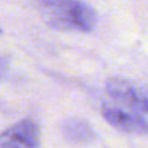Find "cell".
Segmentation results:
<instances>
[{
    "label": "cell",
    "instance_id": "obj_1",
    "mask_svg": "<svg viewBox=\"0 0 148 148\" xmlns=\"http://www.w3.org/2000/svg\"><path fill=\"white\" fill-rule=\"evenodd\" d=\"M46 22L59 30L90 31L96 23L94 9L81 0H36Z\"/></svg>",
    "mask_w": 148,
    "mask_h": 148
},
{
    "label": "cell",
    "instance_id": "obj_2",
    "mask_svg": "<svg viewBox=\"0 0 148 148\" xmlns=\"http://www.w3.org/2000/svg\"><path fill=\"white\" fill-rule=\"evenodd\" d=\"M107 92L118 103L148 114V90L122 78H112L105 84Z\"/></svg>",
    "mask_w": 148,
    "mask_h": 148
},
{
    "label": "cell",
    "instance_id": "obj_3",
    "mask_svg": "<svg viewBox=\"0 0 148 148\" xmlns=\"http://www.w3.org/2000/svg\"><path fill=\"white\" fill-rule=\"evenodd\" d=\"M39 126L26 118L0 134V148H38Z\"/></svg>",
    "mask_w": 148,
    "mask_h": 148
},
{
    "label": "cell",
    "instance_id": "obj_4",
    "mask_svg": "<svg viewBox=\"0 0 148 148\" xmlns=\"http://www.w3.org/2000/svg\"><path fill=\"white\" fill-rule=\"evenodd\" d=\"M103 116L110 125L123 133L148 134V122L139 116L131 114L114 107H104Z\"/></svg>",
    "mask_w": 148,
    "mask_h": 148
},
{
    "label": "cell",
    "instance_id": "obj_5",
    "mask_svg": "<svg viewBox=\"0 0 148 148\" xmlns=\"http://www.w3.org/2000/svg\"><path fill=\"white\" fill-rule=\"evenodd\" d=\"M62 133L65 138L73 143H87L95 136L91 126L79 118H70L65 121L62 125Z\"/></svg>",
    "mask_w": 148,
    "mask_h": 148
},
{
    "label": "cell",
    "instance_id": "obj_6",
    "mask_svg": "<svg viewBox=\"0 0 148 148\" xmlns=\"http://www.w3.org/2000/svg\"><path fill=\"white\" fill-rule=\"evenodd\" d=\"M7 66H8V60L5 59V57L0 56V78L4 75L5 70H7Z\"/></svg>",
    "mask_w": 148,
    "mask_h": 148
}]
</instances>
